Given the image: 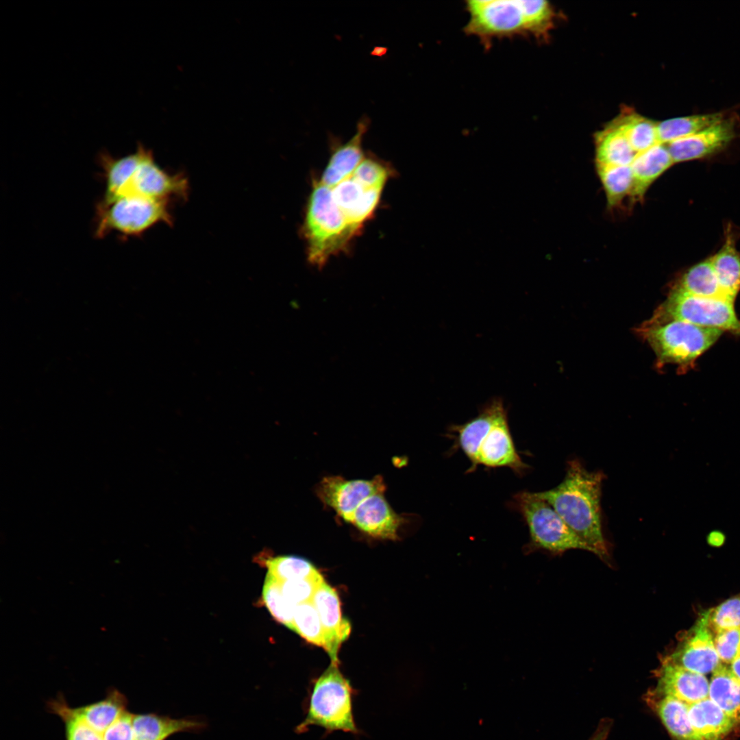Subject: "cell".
I'll use <instances>...</instances> for the list:
<instances>
[{
	"label": "cell",
	"instance_id": "f35d334b",
	"mask_svg": "<svg viewBox=\"0 0 740 740\" xmlns=\"http://www.w3.org/2000/svg\"><path fill=\"white\" fill-rule=\"evenodd\" d=\"M730 665L732 672L740 680V654Z\"/></svg>",
	"mask_w": 740,
	"mask_h": 740
},
{
	"label": "cell",
	"instance_id": "44dd1931",
	"mask_svg": "<svg viewBox=\"0 0 740 740\" xmlns=\"http://www.w3.org/2000/svg\"><path fill=\"white\" fill-rule=\"evenodd\" d=\"M132 726L133 740H166L177 732L201 730L204 724L197 719H173L155 713H134Z\"/></svg>",
	"mask_w": 740,
	"mask_h": 740
},
{
	"label": "cell",
	"instance_id": "6da1fadb",
	"mask_svg": "<svg viewBox=\"0 0 740 740\" xmlns=\"http://www.w3.org/2000/svg\"><path fill=\"white\" fill-rule=\"evenodd\" d=\"M314 493L336 521L346 523L375 539L397 540L408 516L397 513L386 497L382 476L349 479L341 475L322 477Z\"/></svg>",
	"mask_w": 740,
	"mask_h": 740
},
{
	"label": "cell",
	"instance_id": "277c9868",
	"mask_svg": "<svg viewBox=\"0 0 740 740\" xmlns=\"http://www.w3.org/2000/svg\"><path fill=\"white\" fill-rule=\"evenodd\" d=\"M456 445L471 463L469 472L478 466L507 467L522 475L529 467L515 447L508 423L506 410L497 398L484 405L479 414L460 425L451 427Z\"/></svg>",
	"mask_w": 740,
	"mask_h": 740
},
{
	"label": "cell",
	"instance_id": "7c38bea8",
	"mask_svg": "<svg viewBox=\"0 0 740 740\" xmlns=\"http://www.w3.org/2000/svg\"><path fill=\"white\" fill-rule=\"evenodd\" d=\"M670 662L702 675L713 673L722 663L717 653L708 610L702 613L680 645L665 658Z\"/></svg>",
	"mask_w": 740,
	"mask_h": 740
},
{
	"label": "cell",
	"instance_id": "e0dca14e",
	"mask_svg": "<svg viewBox=\"0 0 740 740\" xmlns=\"http://www.w3.org/2000/svg\"><path fill=\"white\" fill-rule=\"evenodd\" d=\"M312 602L318 612L331 644V661L338 664L337 654L339 647L348 637L351 631L349 622L342 617L338 594L324 580L316 590Z\"/></svg>",
	"mask_w": 740,
	"mask_h": 740
},
{
	"label": "cell",
	"instance_id": "74e56055",
	"mask_svg": "<svg viewBox=\"0 0 740 740\" xmlns=\"http://www.w3.org/2000/svg\"><path fill=\"white\" fill-rule=\"evenodd\" d=\"M610 727V724L608 721H603L589 740H606Z\"/></svg>",
	"mask_w": 740,
	"mask_h": 740
},
{
	"label": "cell",
	"instance_id": "8fae6325",
	"mask_svg": "<svg viewBox=\"0 0 740 740\" xmlns=\"http://www.w3.org/2000/svg\"><path fill=\"white\" fill-rule=\"evenodd\" d=\"M136 152L137 158L132 171L112 198L140 195L168 201L170 197L186 196V180L182 176L172 175L162 169L152 152L143 145L139 144Z\"/></svg>",
	"mask_w": 740,
	"mask_h": 740
},
{
	"label": "cell",
	"instance_id": "603a6c76",
	"mask_svg": "<svg viewBox=\"0 0 740 740\" xmlns=\"http://www.w3.org/2000/svg\"><path fill=\"white\" fill-rule=\"evenodd\" d=\"M708 698L740 724V680L727 664L722 663L712 673Z\"/></svg>",
	"mask_w": 740,
	"mask_h": 740
},
{
	"label": "cell",
	"instance_id": "9a60e30c",
	"mask_svg": "<svg viewBox=\"0 0 740 740\" xmlns=\"http://www.w3.org/2000/svg\"><path fill=\"white\" fill-rule=\"evenodd\" d=\"M656 693L687 704L708 698L709 681L704 675L688 670L665 658L656 674Z\"/></svg>",
	"mask_w": 740,
	"mask_h": 740
},
{
	"label": "cell",
	"instance_id": "30bf717a",
	"mask_svg": "<svg viewBox=\"0 0 740 740\" xmlns=\"http://www.w3.org/2000/svg\"><path fill=\"white\" fill-rule=\"evenodd\" d=\"M649 319L656 323L679 321L740 334L734 302L696 297L675 287Z\"/></svg>",
	"mask_w": 740,
	"mask_h": 740
},
{
	"label": "cell",
	"instance_id": "5b68a950",
	"mask_svg": "<svg viewBox=\"0 0 740 740\" xmlns=\"http://www.w3.org/2000/svg\"><path fill=\"white\" fill-rule=\"evenodd\" d=\"M301 232L308 262L321 269L330 258L348 247L358 231L336 204L332 188L314 180Z\"/></svg>",
	"mask_w": 740,
	"mask_h": 740
},
{
	"label": "cell",
	"instance_id": "484cf974",
	"mask_svg": "<svg viewBox=\"0 0 740 740\" xmlns=\"http://www.w3.org/2000/svg\"><path fill=\"white\" fill-rule=\"evenodd\" d=\"M675 288L699 297L734 302L722 290L710 258L687 270Z\"/></svg>",
	"mask_w": 740,
	"mask_h": 740
},
{
	"label": "cell",
	"instance_id": "8d00e7d4",
	"mask_svg": "<svg viewBox=\"0 0 740 740\" xmlns=\"http://www.w3.org/2000/svg\"><path fill=\"white\" fill-rule=\"evenodd\" d=\"M133 715L128 710L123 713L105 731L103 740H133Z\"/></svg>",
	"mask_w": 740,
	"mask_h": 740
},
{
	"label": "cell",
	"instance_id": "83f0119b",
	"mask_svg": "<svg viewBox=\"0 0 740 740\" xmlns=\"http://www.w3.org/2000/svg\"><path fill=\"white\" fill-rule=\"evenodd\" d=\"M46 709L58 715L64 723L65 740H103V737L84 719L77 707H71L65 697L59 693L49 700Z\"/></svg>",
	"mask_w": 740,
	"mask_h": 740
},
{
	"label": "cell",
	"instance_id": "d6986e66",
	"mask_svg": "<svg viewBox=\"0 0 740 740\" xmlns=\"http://www.w3.org/2000/svg\"><path fill=\"white\" fill-rule=\"evenodd\" d=\"M645 700L674 740H700L689 720V704L653 689L647 692Z\"/></svg>",
	"mask_w": 740,
	"mask_h": 740
},
{
	"label": "cell",
	"instance_id": "ffe728a7",
	"mask_svg": "<svg viewBox=\"0 0 740 740\" xmlns=\"http://www.w3.org/2000/svg\"><path fill=\"white\" fill-rule=\"evenodd\" d=\"M689 717L700 740H722L738 724L708 698L689 704Z\"/></svg>",
	"mask_w": 740,
	"mask_h": 740
},
{
	"label": "cell",
	"instance_id": "e575fe53",
	"mask_svg": "<svg viewBox=\"0 0 740 740\" xmlns=\"http://www.w3.org/2000/svg\"><path fill=\"white\" fill-rule=\"evenodd\" d=\"M708 624L715 632L740 628V594L708 610Z\"/></svg>",
	"mask_w": 740,
	"mask_h": 740
},
{
	"label": "cell",
	"instance_id": "d590c367",
	"mask_svg": "<svg viewBox=\"0 0 740 740\" xmlns=\"http://www.w3.org/2000/svg\"><path fill=\"white\" fill-rule=\"evenodd\" d=\"M714 643L722 663L730 664L740 654V628L715 632Z\"/></svg>",
	"mask_w": 740,
	"mask_h": 740
},
{
	"label": "cell",
	"instance_id": "9c48e42d",
	"mask_svg": "<svg viewBox=\"0 0 740 740\" xmlns=\"http://www.w3.org/2000/svg\"><path fill=\"white\" fill-rule=\"evenodd\" d=\"M513 505L525 521L535 547L554 553L577 549L591 552L555 509L535 493H517Z\"/></svg>",
	"mask_w": 740,
	"mask_h": 740
},
{
	"label": "cell",
	"instance_id": "7402d4cb",
	"mask_svg": "<svg viewBox=\"0 0 740 740\" xmlns=\"http://www.w3.org/2000/svg\"><path fill=\"white\" fill-rule=\"evenodd\" d=\"M596 164L630 166L637 153L613 121L595 136Z\"/></svg>",
	"mask_w": 740,
	"mask_h": 740
},
{
	"label": "cell",
	"instance_id": "5bb4252c",
	"mask_svg": "<svg viewBox=\"0 0 740 740\" xmlns=\"http://www.w3.org/2000/svg\"><path fill=\"white\" fill-rule=\"evenodd\" d=\"M732 121H720L666 145L674 164L702 158L725 148L735 138Z\"/></svg>",
	"mask_w": 740,
	"mask_h": 740
},
{
	"label": "cell",
	"instance_id": "4316f807",
	"mask_svg": "<svg viewBox=\"0 0 740 740\" xmlns=\"http://www.w3.org/2000/svg\"><path fill=\"white\" fill-rule=\"evenodd\" d=\"M710 260L722 290L735 301L740 290V255L730 235H728L722 249Z\"/></svg>",
	"mask_w": 740,
	"mask_h": 740
},
{
	"label": "cell",
	"instance_id": "2e32d148",
	"mask_svg": "<svg viewBox=\"0 0 740 740\" xmlns=\"http://www.w3.org/2000/svg\"><path fill=\"white\" fill-rule=\"evenodd\" d=\"M382 190L366 188L352 177L332 188L334 199L347 221L358 232L376 210Z\"/></svg>",
	"mask_w": 740,
	"mask_h": 740
},
{
	"label": "cell",
	"instance_id": "f1b7e54d",
	"mask_svg": "<svg viewBox=\"0 0 740 740\" xmlns=\"http://www.w3.org/2000/svg\"><path fill=\"white\" fill-rule=\"evenodd\" d=\"M722 113H711L676 117L657 122L659 143L667 144L694 134L722 120Z\"/></svg>",
	"mask_w": 740,
	"mask_h": 740
},
{
	"label": "cell",
	"instance_id": "7a4b0ae2",
	"mask_svg": "<svg viewBox=\"0 0 740 740\" xmlns=\"http://www.w3.org/2000/svg\"><path fill=\"white\" fill-rule=\"evenodd\" d=\"M602 471H590L577 459L567 462L563 481L554 488L535 493L547 502L567 525L602 558L608 556L602 524Z\"/></svg>",
	"mask_w": 740,
	"mask_h": 740
},
{
	"label": "cell",
	"instance_id": "836d02e7",
	"mask_svg": "<svg viewBox=\"0 0 740 740\" xmlns=\"http://www.w3.org/2000/svg\"><path fill=\"white\" fill-rule=\"evenodd\" d=\"M265 578L273 582L286 602L294 607L311 602L316 590L324 581L321 574L306 579L280 580L267 574Z\"/></svg>",
	"mask_w": 740,
	"mask_h": 740
},
{
	"label": "cell",
	"instance_id": "f546056e",
	"mask_svg": "<svg viewBox=\"0 0 740 740\" xmlns=\"http://www.w3.org/2000/svg\"><path fill=\"white\" fill-rule=\"evenodd\" d=\"M293 630L308 642L324 648L330 656L331 644L312 601L296 606Z\"/></svg>",
	"mask_w": 740,
	"mask_h": 740
},
{
	"label": "cell",
	"instance_id": "4dcf8cb0",
	"mask_svg": "<svg viewBox=\"0 0 740 740\" xmlns=\"http://www.w3.org/2000/svg\"><path fill=\"white\" fill-rule=\"evenodd\" d=\"M596 169L609 207L617 206L630 195L633 183L630 165L596 164Z\"/></svg>",
	"mask_w": 740,
	"mask_h": 740
},
{
	"label": "cell",
	"instance_id": "ac0fdd59",
	"mask_svg": "<svg viewBox=\"0 0 740 740\" xmlns=\"http://www.w3.org/2000/svg\"><path fill=\"white\" fill-rule=\"evenodd\" d=\"M674 164L665 144L658 143L638 153L630 164L633 177L630 197L634 201L643 198L652 183Z\"/></svg>",
	"mask_w": 740,
	"mask_h": 740
},
{
	"label": "cell",
	"instance_id": "cb8c5ba5",
	"mask_svg": "<svg viewBox=\"0 0 740 740\" xmlns=\"http://www.w3.org/2000/svg\"><path fill=\"white\" fill-rule=\"evenodd\" d=\"M127 697L114 687L109 688L105 698L97 702L78 706L86 722L100 735L127 709Z\"/></svg>",
	"mask_w": 740,
	"mask_h": 740
},
{
	"label": "cell",
	"instance_id": "1f68e13d",
	"mask_svg": "<svg viewBox=\"0 0 740 740\" xmlns=\"http://www.w3.org/2000/svg\"><path fill=\"white\" fill-rule=\"evenodd\" d=\"M267 574L280 580L306 579L321 574L308 560L295 556H278L268 558Z\"/></svg>",
	"mask_w": 740,
	"mask_h": 740
},
{
	"label": "cell",
	"instance_id": "4fadbf2b",
	"mask_svg": "<svg viewBox=\"0 0 740 740\" xmlns=\"http://www.w3.org/2000/svg\"><path fill=\"white\" fill-rule=\"evenodd\" d=\"M371 120L362 115L358 121L354 134L343 143L335 136H330L331 153L329 161L319 180L323 185L333 188L352 176L365 157L362 144Z\"/></svg>",
	"mask_w": 740,
	"mask_h": 740
},
{
	"label": "cell",
	"instance_id": "52a82bcc",
	"mask_svg": "<svg viewBox=\"0 0 740 740\" xmlns=\"http://www.w3.org/2000/svg\"><path fill=\"white\" fill-rule=\"evenodd\" d=\"M636 332L650 346L659 367L674 364L685 369L717 341L723 330L679 321L656 323L648 319Z\"/></svg>",
	"mask_w": 740,
	"mask_h": 740
},
{
	"label": "cell",
	"instance_id": "d4e9b609",
	"mask_svg": "<svg viewBox=\"0 0 740 740\" xmlns=\"http://www.w3.org/2000/svg\"><path fill=\"white\" fill-rule=\"evenodd\" d=\"M612 121L624 133L637 154L659 143L657 122L639 114L632 109L625 108Z\"/></svg>",
	"mask_w": 740,
	"mask_h": 740
},
{
	"label": "cell",
	"instance_id": "8992f818",
	"mask_svg": "<svg viewBox=\"0 0 740 740\" xmlns=\"http://www.w3.org/2000/svg\"><path fill=\"white\" fill-rule=\"evenodd\" d=\"M355 691L341 672L338 664L332 663L314 682L306 703L305 717L296 727L302 733L311 726L325 730V734L343 731L354 735L360 732L353 712Z\"/></svg>",
	"mask_w": 740,
	"mask_h": 740
},
{
	"label": "cell",
	"instance_id": "3957f363",
	"mask_svg": "<svg viewBox=\"0 0 740 740\" xmlns=\"http://www.w3.org/2000/svg\"><path fill=\"white\" fill-rule=\"evenodd\" d=\"M467 34L488 45L494 40L533 36L546 39L555 12L545 0H470L465 1Z\"/></svg>",
	"mask_w": 740,
	"mask_h": 740
},
{
	"label": "cell",
	"instance_id": "ab89813d",
	"mask_svg": "<svg viewBox=\"0 0 740 740\" xmlns=\"http://www.w3.org/2000/svg\"><path fill=\"white\" fill-rule=\"evenodd\" d=\"M710 539H712L710 541L711 543H713L715 541V540H716L715 543H717H717L719 544V543H721L722 541V540H723L722 536H719V533H712L711 536L710 537Z\"/></svg>",
	"mask_w": 740,
	"mask_h": 740
},
{
	"label": "cell",
	"instance_id": "d6a6232c",
	"mask_svg": "<svg viewBox=\"0 0 740 740\" xmlns=\"http://www.w3.org/2000/svg\"><path fill=\"white\" fill-rule=\"evenodd\" d=\"M395 175L390 164L370 154L365 156L352 177L369 189L382 190L387 181Z\"/></svg>",
	"mask_w": 740,
	"mask_h": 740
},
{
	"label": "cell",
	"instance_id": "ba28073f",
	"mask_svg": "<svg viewBox=\"0 0 740 740\" xmlns=\"http://www.w3.org/2000/svg\"><path fill=\"white\" fill-rule=\"evenodd\" d=\"M167 201L140 195L101 199L97 205L94 235L98 238L115 233L136 237L160 223H170Z\"/></svg>",
	"mask_w": 740,
	"mask_h": 740
}]
</instances>
